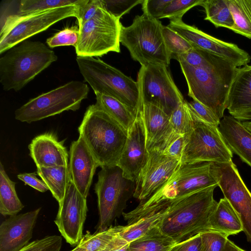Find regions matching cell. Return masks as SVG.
<instances>
[{
	"label": "cell",
	"instance_id": "1",
	"mask_svg": "<svg viewBox=\"0 0 251 251\" xmlns=\"http://www.w3.org/2000/svg\"><path fill=\"white\" fill-rule=\"evenodd\" d=\"M217 186L185 196L167 199L166 212L159 228L176 243L208 231L210 216L218 202L213 197Z\"/></svg>",
	"mask_w": 251,
	"mask_h": 251
},
{
	"label": "cell",
	"instance_id": "2",
	"mask_svg": "<svg viewBox=\"0 0 251 251\" xmlns=\"http://www.w3.org/2000/svg\"><path fill=\"white\" fill-rule=\"evenodd\" d=\"M186 80L189 97L211 110L220 119L224 116L228 92L239 67L221 58L204 67L178 61Z\"/></svg>",
	"mask_w": 251,
	"mask_h": 251
},
{
	"label": "cell",
	"instance_id": "3",
	"mask_svg": "<svg viewBox=\"0 0 251 251\" xmlns=\"http://www.w3.org/2000/svg\"><path fill=\"white\" fill-rule=\"evenodd\" d=\"M78 130L101 168L117 165L128 130L95 104L87 107Z\"/></svg>",
	"mask_w": 251,
	"mask_h": 251
},
{
	"label": "cell",
	"instance_id": "4",
	"mask_svg": "<svg viewBox=\"0 0 251 251\" xmlns=\"http://www.w3.org/2000/svg\"><path fill=\"white\" fill-rule=\"evenodd\" d=\"M0 58V82L5 91H18L57 60L55 52L40 41L25 40Z\"/></svg>",
	"mask_w": 251,
	"mask_h": 251
},
{
	"label": "cell",
	"instance_id": "5",
	"mask_svg": "<svg viewBox=\"0 0 251 251\" xmlns=\"http://www.w3.org/2000/svg\"><path fill=\"white\" fill-rule=\"evenodd\" d=\"M162 25L159 20L144 13L137 15L131 25L122 26L120 43L141 66L153 64L168 67L172 57L164 40Z\"/></svg>",
	"mask_w": 251,
	"mask_h": 251
},
{
	"label": "cell",
	"instance_id": "6",
	"mask_svg": "<svg viewBox=\"0 0 251 251\" xmlns=\"http://www.w3.org/2000/svg\"><path fill=\"white\" fill-rule=\"evenodd\" d=\"M79 70L95 93L113 97L137 113L140 106L137 81L99 58L77 56Z\"/></svg>",
	"mask_w": 251,
	"mask_h": 251
},
{
	"label": "cell",
	"instance_id": "7",
	"mask_svg": "<svg viewBox=\"0 0 251 251\" xmlns=\"http://www.w3.org/2000/svg\"><path fill=\"white\" fill-rule=\"evenodd\" d=\"M95 191L98 198L99 219L97 231L112 226L115 220L124 213L127 201L133 197L135 181L125 177L117 165L101 168Z\"/></svg>",
	"mask_w": 251,
	"mask_h": 251
},
{
	"label": "cell",
	"instance_id": "8",
	"mask_svg": "<svg viewBox=\"0 0 251 251\" xmlns=\"http://www.w3.org/2000/svg\"><path fill=\"white\" fill-rule=\"evenodd\" d=\"M88 85L73 80L30 100L16 110L15 118L31 123L60 114L64 111L78 110L82 101L87 98Z\"/></svg>",
	"mask_w": 251,
	"mask_h": 251
},
{
	"label": "cell",
	"instance_id": "9",
	"mask_svg": "<svg viewBox=\"0 0 251 251\" xmlns=\"http://www.w3.org/2000/svg\"><path fill=\"white\" fill-rule=\"evenodd\" d=\"M81 3L8 17L0 23V54L61 20L76 18Z\"/></svg>",
	"mask_w": 251,
	"mask_h": 251
},
{
	"label": "cell",
	"instance_id": "10",
	"mask_svg": "<svg viewBox=\"0 0 251 251\" xmlns=\"http://www.w3.org/2000/svg\"><path fill=\"white\" fill-rule=\"evenodd\" d=\"M190 109L193 126L190 131L185 134L181 163L210 161L227 163L232 161L233 153L219 128L205 122Z\"/></svg>",
	"mask_w": 251,
	"mask_h": 251
},
{
	"label": "cell",
	"instance_id": "11",
	"mask_svg": "<svg viewBox=\"0 0 251 251\" xmlns=\"http://www.w3.org/2000/svg\"><path fill=\"white\" fill-rule=\"evenodd\" d=\"M122 25L104 6L79 27L75 48L77 56L98 57L109 52H120V34Z\"/></svg>",
	"mask_w": 251,
	"mask_h": 251
},
{
	"label": "cell",
	"instance_id": "12",
	"mask_svg": "<svg viewBox=\"0 0 251 251\" xmlns=\"http://www.w3.org/2000/svg\"><path fill=\"white\" fill-rule=\"evenodd\" d=\"M219 178L218 166L215 162L180 163L167 182L149 199H178L210 186H218Z\"/></svg>",
	"mask_w": 251,
	"mask_h": 251
},
{
	"label": "cell",
	"instance_id": "13",
	"mask_svg": "<svg viewBox=\"0 0 251 251\" xmlns=\"http://www.w3.org/2000/svg\"><path fill=\"white\" fill-rule=\"evenodd\" d=\"M137 82L140 103L155 105L169 115L185 100L166 66L153 64L141 66Z\"/></svg>",
	"mask_w": 251,
	"mask_h": 251
},
{
	"label": "cell",
	"instance_id": "14",
	"mask_svg": "<svg viewBox=\"0 0 251 251\" xmlns=\"http://www.w3.org/2000/svg\"><path fill=\"white\" fill-rule=\"evenodd\" d=\"M216 163L219 174L218 186L237 213L243 231L247 241L251 243V193L232 161Z\"/></svg>",
	"mask_w": 251,
	"mask_h": 251
},
{
	"label": "cell",
	"instance_id": "15",
	"mask_svg": "<svg viewBox=\"0 0 251 251\" xmlns=\"http://www.w3.org/2000/svg\"><path fill=\"white\" fill-rule=\"evenodd\" d=\"M188 41L194 47L223 58L239 68L248 65L251 56L236 44L225 42L210 35L182 20L170 22L167 25Z\"/></svg>",
	"mask_w": 251,
	"mask_h": 251
},
{
	"label": "cell",
	"instance_id": "16",
	"mask_svg": "<svg viewBox=\"0 0 251 251\" xmlns=\"http://www.w3.org/2000/svg\"><path fill=\"white\" fill-rule=\"evenodd\" d=\"M58 204L54 223L66 241L71 246L77 245L83 237L88 210L86 198L71 180L63 199Z\"/></svg>",
	"mask_w": 251,
	"mask_h": 251
},
{
	"label": "cell",
	"instance_id": "17",
	"mask_svg": "<svg viewBox=\"0 0 251 251\" xmlns=\"http://www.w3.org/2000/svg\"><path fill=\"white\" fill-rule=\"evenodd\" d=\"M148 161L135 181L133 197L145 201L157 192L180 164V160L164 154L160 150L154 149L149 152Z\"/></svg>",
	"mask_w": 251,
	"mask_h": 251
},
{
	"label": "cell",
	"instance_id": "18",
	"mask_svg": "<svg viewBox=\"0 0 251 251\" xmlns=\"http://www.w3.org/2000/svg\"><path fill=\"white\" fill-rule=\"evenodd\" d=\"M149 155L145 125L138 109L136 119L128 130L127 140L117 166L122 169L125 177L135 181Z\"/></svg>",
	"mask_w": 251,
	"mask_h": 251
},
{
	"label": "cell",
	"instance_id": "19",
	"mask_svg": "<svg viewBox=\"0 0 251 251\" xmlns=\"http://www.w3.org/2000/svg\"><path fill=\"white\" fill-rule=\"evenodd\" d=\"M41 208L9 216L0 226V251H19L29 243Z\"/></svg>",
	"mask_w": 251,
	"mask_h": 251
},
{
	"label": "cell",
	"instance_id": "20",
	"mask_svg": "<svg viewBox=\"0 0 251 251\" xmlns=\"http://www.w3.org/2000/svg\"><path fill=\"white\" fill-rule=\"evenodd\" d=\"M99 166L98 162L80 136L72 143L69 164L71 179L79 192L86 198L96 170Z\"/></svg>",
	"mask_w": 251,
	"mask_h": 251
},
{
	"label": "cell",
	"instance_id": "21",
	"mask_svg": "<svg viewBox=\"0 0 251 251\" xmlns=\"http://www.w3.org/2000/svg\"><path fill=\"white\" fill-rule=\"evenodd\" d=\"M138 109L145 125L148 152L154 149L162 151L176 133L171 126L170 115L150 103L140 102Z\"/></svg>",
	"mask_w": 251,
	"mask_h": 251
},
{
	"label": "cell",
	"instance_id": "22",
	"mask_svg": "<svg viewBox=\"0 0 251 251\" xmlns=\"http://www.w3.org/2000/svg\"><path fill=\"white\" fill-rule=\"evenodd\" d=\"M226 109L238 121L251 120V65L238 68L231 82Z\"/></svg>",
	"mask_w": 251,
	"mask_h": 251
},
{
	"label": "cell",
	"instance_id": "23",
	"mask_svg": "<svg viewBox=\"0 0 251 251\" xmlns=\"http://www.w3.org/2000/svg\"><path fill=\"white\" fill-rule=\"evenodd\" d=\"M30 155L37 167H65L68 164V153L62 142L51 133L35 137L28 146Z\"/></svg>",
	"mask_w": 251,
	"mask_h": 251
},
{
	"label": "cell",
	"instance_id": "24",
	"mask_svg": "<svg viewBox=\"0 0 251 251\" xmlns=\"http://www.w3.org/2000/svg\"><path fill=\"white\" fill-rule=\"evenodd\" d=\"M218 128L232 153L251 167V133L231 115L224 116Z\"/></svg>",
	"mask_w": 251,
	"mask_h": 251
},
{
	"label": "cell",
	"instance_id": "25",
	"mask_svg": "<svg viewBox=\"0 0 251 251\" xmlns=\"http://www.w3.org/2000/svg\"><path fill=\"white\" fill-rule=\"evenodd\" d=\"M209 230L219 232L227 237L243 231L239 217L225 197L218 202L210 216L208 224Z\"/></svg>",
	"mask_w": 251,
	"mask_h": 251
},
{
	"label": "cell",
	"instance_id": "26",
	"mask_svg": "<svg viewBox=\"0 0 251 251\" xmlns=\"http://www.w3.org/2000/svg\"><path fill=\"white\" fill-rule=\"evenodd\" d=\"M37 174L48 187L58 203L63 199L71 180L69 165L65 167H37Z\"/></svg>",
	"mask_w": 251,
	"mask_h": 251
},
{
	"label": "cell",
	"instance_id": "27",
	"mask_svg": "<svg viewBox=\"0 0 251 251\" xmlns=\"http://www.w3.org/2000/svg\"><path fill=\"white\" fill-rule=\"evenodd\" d=\"M95 94V104L128 130L134 123L137 113L113 97L99 93Z\"/></svg>",
	"mask_w": 251,
	"mask_h": 251
},
{
	"label": "cell",
	"instance_id": "28",
	"mask_svg": "<svg viewBox=\"0 0 251 251\" xmlns=\"http://www.w3.org/2000/svg\"><path fill=\"white\" fill-rule=\"evenodd\" d=\"M158 200L162 201L160 208L131 225H126L125 229L120 234L123 239L130 243L160 226L166 212L167 200Z\"/></svg>",
	"mask_w": 251,
	"mask_h": 251
},
{
	"label": "cell",
	"instance_id": "29",
	"mask_svg": "<svg viewBox=\"0 0 251 251\" xmlns=\"http://www.w3.org/2000/svg\"><path fill=\"white\" fill-rule=\"evenodd\" d=\"M16 183L12 181L0 163V213L3 216L17 214L24 207L18 198Z\"/></svg>",
	"mask_w": 251,
	"mask_h": 251
},
{
	"label": "cell",
	"instance_id": "30",
	"mask_svg": "<svg viewBox=\"0 0 251 251\" xmlns=\"http://www.w3.org/2000/svg\"><path fill=\"white\" fill-rule=\"evenodd\" d=\"M176 243L157 226L129 243V251H169Z\"/></svg>",
	"mask_w": 251,
	"mask_h": 251
},
{
	"label": "cell",
	"instance_id": "31",
	"mask_svg": "<svg viewBox=\"0 0 251 251\" xmlns=\"http://www.w3.org/2000/svg\"><path fill=\"white\" fill-rule=\"evenodd\" d=\"M126 226H111L93 234L87 232L71 251H100L105 248L125 229Z\"/></svg>",
	"mask_w": 251,
	"mask_h": 251
},
{
	"label": "cell",
	"instance_id": "32",
	"mask_svg": "<svg viewBox=\"0 0 251 251\" xmlns=\"http://www.w3.org/2000/svg\"><path fill=\"white\" fill-rule=\"evenodd\" d=\"M234 25L231 29L251 39V0H226Z\"/></svg>",
	"mask_w": 251,
	"mask_h": 251
},
{
	"label": "cell",
	"instance_id": "33",
	"mask_svg": "<svg viewBox=\"0 0 251 251\" xmlns=\"http://www.w3.org/2000/svg\"><path fill=\"white\" fill-rule=\"evenodd\" d=\"M201 6L205 10L204 20L210 22L216 27L231 29L233 27V18L226 0H203Z\"/></svg>",
	"mask_w": 251,
	"mask_h": 251
},
{
	"label": "cell",
	"instance_id": "34",
	"mask_svg": "<svg viewBox=\"0 0 251 251\" xmlns=\"http://www.w3.org/2000/svg\"><path fill=\"white\" fill-rule=\"evenodd\" d=\"M83 0H20L18 15L26 14L71 5H78Z\"/></svg>",
	"mask_w": 251,
	"mask_h": 251
},
{
	"label": "cell",
	"instance_id": "35",
	"mask_svg": "<svg viewBox=\"0 0 251 251\" xmlns=\"http://www.w3.org/2000/svg\"><path fill=\"white\" fill-rule=\"evenodd\" d=\"M171 126L177 133L185 135L189 133L193 126L191 109L188 101L184 100L170 115Z\"/></svg>",
	"mask_w": 251,
	"mask_h": 251
},
{
	"label": "cell",
	"instance_id": "36",
	"mask_svg": "<svg viewBox=\"0 0 251 251\" xmlns=\"http://www.w3.org/2000/svg\"><path fill=\"white\" fill-rule=\"evenodd\" d=\"M162 33L166 46L172 59L175 56L190 51L193 46L185 39L168 26L162 25Z\"/></svg>",
	"mask_w": 251,
	"mask_h": 251
},
{
	"label": "cell",
	"instance_id": "37",
	"mask_svg": "<svg viewBox=\"0 0 251 251\" xmlns=\"http://www.w3.org/2000/svg\"><path fill=\"white\" fill-rule=\"evenodd\" d=\"M221 58L204 50L194 47L190 51L177 55L174 59L178 61H183L193 67H204L215 63Z\"/></svg>",
	"mask_w": 251,
	"mask_h": 251
},
{
	"label": "cell",
	"instance_id": "38",
	"mask_svg": "<svg viewBox=\"0 0 251 251\" xmlns=\"http://www.w3.org/2000/svg\"><path fill=\"white\" fill-rule=\"evenodd\" d=\"M203 0H171L166 6L160 18H168L170 22L182 20L185 13L197 5H201Z\"/></svg>",
	"mask_w": 251,
	"mask_h": 251
},
{
	"label": "cell",
	"instance_id": "39",
	"mask_svg": "<svg viewBox=\"0 0 251 251\" xmlns=\"http://www.w3.org/2000/svg\"><path fill=\"white\" fill-rule=\"evenodd\" d=\"M79 36L78 26L67 27L48 38L46 43L50 48L63 46H73L75 48Z\"/></svg>",
	"mask_w": 251,
	"mask_h": 251
},
{
	"label": "cell",
	"instance_id": "40",
	"mask_svg": "<svg viewBox=\"0 0 251 251\" xmlns=\"http://www.w3.org/2000/svg\"><path fill=\"white\" fill-rule=\"evenodd\" d=\"M62 246L61 236L50 235L28 243L19 251H60Z\"/></svg>",
	"mask_w": 251,
	"mask_h": 251
},
{
	"label": "cell",
	"instance_id": "41",
	"mask_svg": "<svg viewBox=\"0 0 251 251\" xmlns=\"http://www.w3.org/2000/svg\"><path fill=\"white\" fill-rule=\"evenodd\" d=\"M144 0H102L105 10L114 17L120 19L125 14Z\"/></svg>",
	"mask_w": 251,
	"mask_h": 251
},
{
	"label": "cell",
	"instance_id": "42",
	"mask_svg": "<svg viewBox=\"0 0 251 251\" xmlns=\"http://www.w3.org/2000/svg\"><path fill=\"white\" fill-rule=\"evenodd\" d=\"M202 251H222L228 237L219 232L209 230L200 233Z\"/></svg>",
	"mask_w": 251,
	"mask_h": 251
},
{
	"label": "cell",
	"instance_id": "43",
	"mask_svg": "<svg viewBox=\"0 0 251 251\" xmlns=\"http://www.w3.org/2000/svg\"><path fill=\"white\" fill-rule=\"evenodd\" d=\"M103 6L102 0H84L79 5L76 17L78 27L94 17Z\"/></svg>",
	"mask_w": 251,
	"mask_h": 251
},
{
	"label": "cell",
	"instance_id": "44",
	"mask_svg": "<svg viewBox=\"0 0 251 251\" xmlns=\"http://www.w3.org/2000/svg\"><path fill=\"white\" fill-rule=\"evenodd\" d=\"M185 134L175 133L166 145L163 153L169 157L181 160L185 143Z\"/></svg>",
	"mask_w": 251,
	"mask_h": 251
},
{
	"label": "cell",
	"instance_id": "45",
	"mask_svg": "<svg viewBox=\"0 0 251 251\" xmlns=\"http://www.w3.org/2000/svg\"><path fill=\"white\" fill-rule=\"evenodd\" d=\"M188 103L200 118L209 124L219 127L221 120L208 108L193 100L190 102H188Z\"/></svg>",
	"mask_w": 251,
	"mask_h": 251
},
{
	"label": "cell",
	"instance_id": "46",
	"mask_svg": "<svg viewBox=\"0 0 251 251\" xmlns=\"http://www.w3.org/2000/svg\"><path fill=\"white\" fill-rule=\"evenodd\" d=\"M171 0H144L141 4L143 13L159 20L161 14Z\"/></svg>",
	"mask_w": 251,
	"mask_h": 251
},
{
	"label": "cell",
	"instance_id": "47",
	"mask_svg": "<svg viewBox=\"0 0 251 251\" xmlns=\"http://www.w3.org/2000/svg\"><path fill=\"white\" fill-rule=\"evenodd\" d=\"M169 251H202L200 233L184 241L176 243Z\"/></svg>",
	"mask_w": 251,
	"mask_h": 251
},
{
	"label": "cell",
	"instance_id": "48",
	"mask_svg": "<svg viewBox=\"0 0 251 251\" xmlns=\"http://www.w3.org/2000/svg\"><path fill=\"white\" fill-rule=\"evenodd\" d=\"M18 178L28 185L41 192H45L49 190L47 184L43 180H40L36 177V174L23 173L17 176Z\"/></svg>",
	"mask_w": 251,
	"mask_h": 251
},
{
	"label": "cell",
	"instance_id": "49",
	"mask_svg": "<svg viewBox=\"0 0 251 251\" xmlns=\"http://www.w3.org/2000/svg\"><path fill=\"white\" fill-rule=\"evenodd\" d=\"M127 243L119 235L117 238L109 243L105 248L100 251H114L120 247Z\"/></svg>",
	"mask_w": 251,
	"mask_h": 251
},
{
	"label": "cell",
	"instance_id": "50",
	"mask_svg": "<svg viewBox=\"0 0 251 251\" xmlns=\"http://www.w3.org/2000/svg\"><path fill=\"white\" fill-rule=\"evenodd\" d=\"M222 251H246L236 245L228 239L226 241Z\"/></svg>",
	"mask_w": 251,
	"mask_h": 251
},
{
	"label": "cell",
	"instance_id": "51",
	"mask_svg": "<svg viewBox=\"0 0 251 251\" xmlns=\"http://www.w3.org/2000/svg\"><path fill=\"white\" fill-rule=\"evenodd\" d=\"M129 243H126L125 244L117 249L114 251H129L128 249Z\"/></svg>",
	"mask_w": 251,
	"mask_h": 251
},
{
	"label": "cell",
	"instance_id": "52",
	"mask_svg": "<svg viewBox=\"0 0 251 251\" xmlns=\"http://www.w3.org/2000/svg\"><path fill=\"white\" fill-rule=\"evenodd\" d=\"M243 125L251 133V122H242Z\"/></svg>",
	"mask_w": 251,
	"mask_h": 251
},
{
	"label": "cell",
	"instance_id": "53",
	"mask_svg": "<svg viewBox=\"0 0 251 251\" xmlns=\"http://www.w3.org/2000/svg\"></svg>",
	"mask_w": 251,
	"mask_h": 251
}]
</instances>
